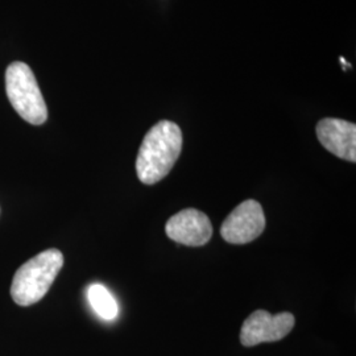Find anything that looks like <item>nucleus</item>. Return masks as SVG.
I'll list each match as a JSON object with an SVG mask.
<instances>
[{"label":"nucleus","instance_id":"obj_1","mask_svg":"<svg viewBox=\"0 0 356 356\" xmlns=\"http://www.w3.org/2000/svg\"><path fill=\"white\" fill-rule=\"evenodd\" d=\"M182 151V132L176 123L161 120L154 124L141 143L136 173L145 185H153L165 178Z\"/></svg>","mask_w":356,"mask_h":356},{"label":"nucleus","instance_id":"obj_2","mask_svg":"<svg viewBox=\"0 0 356 356\" xmlns=\"http://www.w3.org/2000/svg\"><path fill=\"white\" fill-rule=\"evenodd\" d=\"M64 267V254L51 248L29 259L19 268L11 284V297L20 306H31L42 300Z\"/></svg>","mask_w":356,"mask_h":356},{"label":"nucleus","instance_id":"obj_3","mask_svg":"<svg viewBox=\"0 0 356 356\" xmlns=\"http://www.w3.org/2000/svg\"><path fill=\"white\" fill-rule=\"evenodd\" d=\"M6 91L15 111L26 122L41 126L48 119V108L32 69L24 63H13L6 72Z\"/></svg>","mask_w":356,"mask_h":356},{"label":"nucleus","instance_id":"obj_4","mask_svg":"<svg viewBox=\"0 0 356 356\" xmlns=\"http://www.w3.org/2000/svg\"><path fill=\"white\" fill-rule=\"evenodd\" d=\"M264 229L266 216L261 204L254 200H247L225 219L220 235L231 244H247L259 238Z\"/></svg>","mask_w":356,"mask_h":356},{"label":"nucleus","instance_id":"obj_5","mask_svg":"<svg viewBox=\"0 0 356 356\" xmlns=\"http://www.w3.org/2000/svg\"><path fill=\"white\" fill-rule=\"evenodd\" d=\"M294 322V316L288 312L272 316L266 310H256L243 323L241 342L245 347L277 342L292 331Z\"/></svg>","mask_w":356,"mask_h":356},{"label":"nucleus","instance_id":"obj_6","mask_svg":"<svg viewBox=\"0 0 356 356\" xmlns=\"http://www.w3.org/2000/svg\"><path fill=\"white\" fill-rule=\"evenodd\" d=\"M165 232L169 239L178 244L201 247L211 239L213 226L209 216L202 211L185 209L166 222Z\"/></svg>","mask_w":356,"mask_h":356},{"label":"nucleus","instance_id":"obj_7","mask_svg":"<svg viewBox=\"0 0 356 356\" xmlns=\"http://www.w3.org/2000/svg\"><path fill=\"white\" fill-rule=\"evenodd\" d=\"M319 143L339 159L356 161V126L337 118H325L317 124Z\"/></svg>","mask_w":356,"mask_h":356},{"label":"nucleus","instance_id":"obj_8","mask_svg":"<svg viewBox=\"0 0 356 356\" xmlns=\"http://www.w3.org/2000/svg\"><path fill=\"white\" fill-rule=\"evenodd\" d=\"M88 301L95 314L104 321H114L119 316V305L114 296L102 284L90 285Z\"/></svg>","mask_w":356,"mask_h":356}]
</instances>
